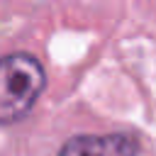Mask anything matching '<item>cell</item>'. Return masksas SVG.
<instances>
[{"instance_id":"cell-1","label":"cell","mask_w":156,"mask_h":156,"mask_svg":"<svg viewBox=\"0 0 156 156\" xmlns=\"http://www.w3.org/2000/svg\"><path fill=\"white\" fill-rule=\"evenodd\" d=\"M46 85L37 56L17 51L0 56V124L20 122L39 100Z\"/></svg>"},{"instance_id":"cell-2","label":"cell","mask_w":156,"mask_h":156,"mask_svg":"<svg viewBox=\"0 0 156 156\" xmlns=\"http://www.w3.org/2000/svg\"><path fill=\"white\" fill-rule=\"evenodd\" d=\"M139 151L132 134H78L58 149V156H139Z\"/></svg>"}]
</instances>
